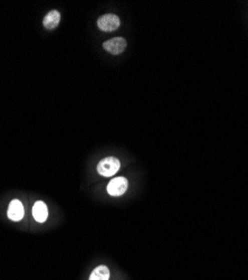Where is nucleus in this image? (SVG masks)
<instances>
[{
	"label": "nucleus",
	"instance_id": "f257e3e1",
	"mask_svg": "<svg viewBox=\"0 0 248 280\" xmlns=\"http://www.w3.org/2000/svg\"><path fill=\"white\" fill-rule=\"evenodd\" d=\"M120 167H121V163L118 158L105 157L97 164L96 171L101 176L111 177L119 172Z\"/></svg>",
	"mask_w": 248,
	"mask_h": 280
},
{
	"label": "nucleus",
	"instance_id": "f03ea898",
	"mask_svg": "<svg viewBox=\"0 0 248 280\" xmlns=\"http://www.w3.org/2000/svg\"><path fill=\"white\" fill-rule=\"evenodd\" d=\"M121 21L119 16L114 15V14H105V15L101 16L97 19V27L100 28L102 32H113L116 31L120 27Z\"/></svg>",
	"mask_w": 248,
	"mask_h": 280
},
{
	"label": "nucleus",
	"instance_id": "7ed1b4c3",
	"mask_svg": "<svg viewBox=\"0 0 248 280\" xmlns=\"http://www.w3.org/2000/svg\"><path fill=\"white\" fill-rule=\"evenodd\" d=\"M129 186V182L126 180L125 177H115L112 180L109 184L106 190H108V193L111 196H121L123 195L124 193L128 190Z\"/></svg>",
	"mask_w": 248,
	"mask_h": 280
},
{
	"label": "nucleus",
	"instance_id": "20e7f679",
	"mask_svg": "<svg viewBox=\"0 0 248 280\" xmlns=\"http://www.w3.org/2000/svg\"><path fill=\"white\" fill-rule=\"evenodd\" d=\"M103 47L106 52L113 55H119L126 48V41L122 37H114L103 43Z\"/></svg>",
	"mask_w": 248,
	"mask_h": 280
},
{
	"label": "nucleus",
	"instance_id": "39448f33",
	"mask_svg": "<svg viewBox=\"0 0 248 280\" xmlns=\"http://www.w3.org/2000/svg\"><path fill=\"white\" fill-rule=\"evenodd\" d=\"M24 214H25V210H24V205L22 204V202L19 200H13L8 207V218L12 221L18 222L24 218Z\"/></svg>",
	"mask_w": 248,
	"mask_h": 280
},
{
	"label": "nucleus",
	"instance_id": "423d86ee",
	"mask_svg": "<svg viewBox=\"0 0 248 280\" xmlns=\"http://www.w3.org/2000/svg\"><path fill=\"white\" fill-rule=\"evenodd\" d=\"M33 215L34 219L40 223H44L47 220L48 216V210L47 205L43 201H38L33 206Z\"/></svg>",
	"mask_w": 248,
	"mask_h": 280
},
{
	"label": "nucleus",
	"instance_id": "0eeeda50",
	"mask_svg": "<svg viewBox=\"0 0 248 280\" xmlns=\"http://www.w3.org/2000/svg\"><path fill=\"white\" fill-rule=\"evenodd\" d=\"M61 21V14L57 11H52L47 14L43 21V25L47 30H54L58 26Z\"/></svg>",
	"mask_w": 248,
	"mask_h": 280
},
{
	"label": "nucleus",
	"instance_id": "6e6552de",
	"mask_svg": "<svg viewBox=\"0 0 248 280\" xmlns=\"http://www.w3.org/2000/svg\"><path fill=\"white\" fill-rule=\"evenodd\" d=\"M110 279V269L104 264L96 267L92 271L90 280H109Z\"/></svg>",
	"mask_w": 248,
	"mask_h": 280
}]
</instances>
